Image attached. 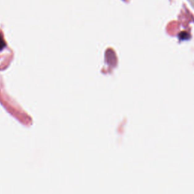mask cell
Listing matches in <instances>:
<instances>
[{
	"instance_id": "obj_1",
	"label": "cell",
	"mask_w": 194,
	"mask_h": 194,
	"mask_svg": "<svg viewBox=\"0 0 194 194\" xmlns=\"http://www.w3.org/2000/svg\"><path fill=\"white\" fill-rule=\"evenodd\" d=\"M5 46V42L4 40H3L2 37L1 36V35H0V49L1 48H2L3 47Z\"/></svg>"
}]
</instances>
